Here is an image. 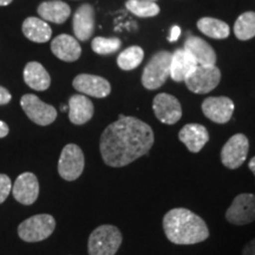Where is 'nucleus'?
Here are the masks:
<instances>
[{
    "mask_svg": "<svg viewBox=\"0 0 255 255\" xmlns=\"http://www.w3.org/2000/svg\"><path fill=\"white\" fill-rule=\"evenodd\" d=\"M56 228V220L52 215L39 214L25 220L19 225L18 234L26 242H39L51 237Z\"/></svg>",
    "mask_w": 255,
    "mask_h": 255,
    "instance_id": "39448f33",
    "label": "nucleus"
},
{
    "mask_svg": "<svg viewBox=\"0 0 255 255\" xmlns=\"http://www.w3.org/2000/svg\"><path fill=\"white\" fill-rule=\"evenodd\" d=\"M12 96L9 94V91L7 89L0 87V105H5L9 103V101H11Z\"/></svg>",
    "mask_w": 255,
    "mask_h": 255,
    "instance_id": "c756f323",
    "label": "nucleus"
},
{
    "mask_svg": "<svg viewBox=\"0 0 255 255\" xmlns=\"http://www.w3.org/2000/svg\"><path fill=\"white\" fill-rule=\"evenodd\" d=\"M12 190V183L11 180L7 175L0 174V203H2L7 199Z\"/></svg>",
    "mask_w": 255,
    "mask_h": 255,
    "instance_id": "c85d7f7f",
    "label": "nucleus"
},
{
    "mask_svg": "<svg viewBox=\"0 0 255 255\" xmlns=\"http://www.w3.org/2000/svg\"><path fill=\"white\" fill-rule=\"evenodd\" d=\"M178 138L187 146L188 150L196 154L209 141V133L206 127L197 123H190L180 130Z\"/></svg>",
    "mask_w": 255,
    "mask_h": 255,
    "instance_id": "2eb2a0df",
    "label": "nucleus"
},
{
    "mask_svg": "<svg viewBox=\"0 0 255 255\" xmlns=\"http://www.w3.org/2000/svg\"><path fill=\"white\" fill-rule=\"evenodd\" d=\"M71 13V8L66 2L60 0H51L44 1L38 6V14L44 20L55 24H63L68 20Z\"/></svg>",
    "mask_w": 255,
    "mask_h": 255,
    "instance_id": "412c9836",
    "label": "nucleus"
},
{
    "mask_svg": "<svg viewBox=\"0 0 255 255\" xmlns=\"http://www.w3.org/2000/svg\"><path fill=\"white\" fill-rule=\"evenodd\" d=\"M20 104L26 116L38 126H50L57 119V110L52 105L44 103L36 95H24Z\"/></svg>",
    "mask_w": 255,
    "mask_h": 255,
    "instance_id": "1a4fd4ad",
    "label": "nucleus"
},
{
    "mask_svg": "<svg viewBox=\"0 0 255 255\" xmlns=\"http://www.w3.org/2000/svg\"><path fill=\"white\" fill-rule=\"evenodd\" d=\"M202 111L212 122L225 124L232 119L234 103L228 97H208L203 101Z\"/></svg>",
    "mask_w": 255,
    "mask_h": 255,
    "instance_id": "f8f14e48",
    "label": "nucleus"
},
{
    "mask_svg": "<svg viewBox=\"0 0 255 255\" xmlns=\"http://www.w3.org/2000/svg\"><path fill=\"white\" fill-rule=\"evenodd\" d=\"M184 50L188 51L194 57L197 65H215V51L202 38L189 36L187 38L186 43H184Z\"/></svg>",
    "mask_w": 255,
    "mask_h": 255,
    "instance_id": "6ab92c4d",
    "label": "nucleus"
},
{
    "mask_svg": "<svg viewBox=\"0 0 255 255\" xmlns=\"http://www.w3.org/2000/svg\"><path fill=\"white\" fill-rule=\"evenodd\" d=\"M197 27L203 34L214 39H226L231 33L229 26L225 21L210 17L201 18L197 21Z\"/></svg>",
    "mask_w": 255,
    "mask_h": 255,
    "instance_id": "b1692460",
    "label": "nucleus"
},
{
    "mask_svg": "<svg viewBox=\"0 0 255 255\" xmlns=\"http://www.w3.org/2000/svg\"><path fill=\"white\" fill-rule=\"evenodd\" d=\"M8 131H9V129H8L7 124H6L5 122H2V121H0V138L7 136Z\"/></svg>",
    "mask_w": 255,
    "mask_h": 255,
    "instance_id": "473e14b6",
    "label": "nucleus"
},
{
    "mask_svg": "<svg viewBox=\"0 0 255 255\" xmlns=\"http://www.w3.org/2000/svg\"><path fill=\"white\" fill-rule=\"evenodd\" d=\"M226 219L235 226H245L255 221L254 194H239L226 212Z\"/></svg>",
    "mask_w": 255,
    "mask_h": 255,
    "instance_id": "9d476101",
    "label": "nucleus"
},
{
    "mask_svg": "<svg viewBox=\"0 0 255 255\" xmlns=\"http://www.w3.org/2000/svg\"><path fill=\"white\" fill-rule=\"evenodd\" d=\"M143 57H144V51L139 46H130L120 53L117 58V64L122 70L130 71L138 68L139 64L142 63Z\"/></svg>",
    "mask_w": 255,
    "mask_h": 255,
    "instance_id": "a878e982",
    "label": "nucleus"
},
{
    "mask_svg": "<svg viewBox=\"0 0 255 255\" xmlns=\"http://www.w3.org/2000/svg\"><path fill=\"white\" fill-rule=\"evenodd\" d=\"M126 6L131 13L141 18L155 17L159 13L158 5L149 0H128Z\"/></svg>",
    "mask_w": 255,
    "mask_h": 255,
    "instance_id": "bb28decb",
    "label": "nucleus"
},
{
    "mask_svg": "<svg viewBox=\"0 0 255 255\" xmlns=\"http://www.w3.org/2000/svg\"><path fill=\"white\" fill-rule=\"evenodd\" d=\"M23 33L34 43H46L52 36V30L43 19L28 17L23 23Z\"/></svg>",
    "mask_w": 255,
    "mask_h": 255,
    "instance_id": "5701e85b",
    "label": "nucleus"
},
{
    "mask_svg": "<svg viewBox=\"0 0 255 255\" xmlns=\"http://www.w3.org/2000/svg\"><path fill=\"white\" fill-rule=\"evenodd\" d=\"M181 34V28L178 26H174L173 28H171V32H170V36H169L168 40L169 41H175L178 39V37H180Z\"/></svg>",
    "mask_w": 255,
    "mask_h": 255,
    "instance_id": "2f4dec72",
    "label": "nucleus"
},
{
    "mask_svg": "<svg viewBox=\"0 0 255 255\" xmlns=\"http://www.w3.org/2000/svg\"><path fill=\"white\" fill-rule=\"evenodd\" d=\"M248 150H250V142L244 133L232 136L221 150L222 164L232 170L240 168L247 159Z\"/></svg>",
    "mask_w": 255,
    "mask_h": 255,
    "instance_id": "6e6552de",
    "label": "nucleus"
},
{
    "mask_svg": "<svg viewBox=\"0 0 255 255\" xmlns=\"http://www.w3.org/2000/svg\"><path fill=\"white\" fill-rule=\"evenodd\" d=\"M84 154L76 144L64 146L58 161V173L65 181H75L84 170Z\"/></svg>",
    "mask_w": 255,
    "mask_h": 255,
    "instance_id": "0eeeda50",
    "label": "nucleus"
},
{
    "mask_svg": "<svg viewBox=\"0 0 255 255\" xmlns=\"http://www.w3.org/2000/svg\"><path fill=\"white\" fill-rule=\"evenodd\" d=\"M13 0H0V6H7L11 4Z\"/></svg>",
    "mask_w": 255,
    "mask_h": 255,
    "instance_id": "f704fd0d",
    "label": "nucleus"
},
{
    "mask_svg": "<svg viewBox=\"0 0 255 255\" xmlns=\"http://www.w3.org/2000/svg\"><path fill=\"white\" fill-rule=\"evenodd\" d=\"M68 109H69V107H65V105H63L62 107V111H66Z\"/></svg>",
    "mask_w": 255,
    "mask_h": 255,
    "instance_id": "c9c22d12",
    "label": "nucleus"
},
{
    "mask_svg": "<svg viewBox=\"0 0 255 255\" xmlns=\"http://www.w3.org/2000/svg\"><path fill=\"white\" fill-rule=\"evenodd\" d=\"M155 136L151 127L136 117L120 115L101 136V155L109 167L121 168L150 151Z\"/></svg>",
    "mask_w": 255,
    "mask_h": 255,
    "instance_id": "f257e3e1",
    "label": "nucleus"
},
{
    "mask_svg": "<svg viewBox=\"0 0 255 255\" xmlns=\"http://www.w3.org/2000/svg\"><path fill=\"white\" fill-rule=\"evenodd\" d=\"M152 110L159 122L164 124L177 123L182 117V107L176 97L169 94H158L152 101Z\"/></svg>",
    "mask_w": 255,
    "mask_h": 255,
    "instance_id": "9b49d317",
    "label": "nucleus"
},
{
    "mask_svg": "<svg viewBox=\"0 0 255 255\" xmlns=\"http://www.w3.org/2000/svg\"><path fill=\"white\" fill-rule=\"evenodd\" d=\"M248 168L251 169V171L254 174V176H255V156L251 159L250 163H248Z\"/></svg>",
    "mask_w": 255,
    "mask_h": 255,
    "instance_id": "72a5a7b5",
    "label": "nucleus"
},
{
    "mask_svg": "<svg viewBox=\"0 0 255 255\" xmlns=\"http://www.w3.org/2000/svg\"><path fill=\"white\" fill-rule=\"evenodd\" d=\"M149 1H155V0H149Z\"/></svg>",
    "mask_w": 255,
    "mask_h": 255,
    "instance_id": "e433bc0d",
    "label": "nucleus"
},
{
    "mask_svg": "<svg viewBox=\"0 0 255 255\" xmlns=\"http://www.w3.org/2000/svg\"><path fill=\"white\" fill-rule=\"evenodd\" d=\"M121 46H122V41L119 38L96 37L91 43V47L94 52L101 56L111 55V53L119 51Z\"/></svg>",
    "mask_w": 255,
    "mask_h": 255,
    "instance_id": "cd10ccee",
    "label": "nucleus"
},
{
    "mask_svg": "<svg viewBox=\"0 0 255 255\" xmlns=\"http://www.w3.org/2000/svg\"><path fill=\"white\" fill-rule=\"evenodd\" d=\"M94 104L84 95H73L69 100V119L76 126L89 122L94 116Z\"/></svg>",
    "mask_w": 255,
    "mask_h": 255,
    "instance_id": "aec40b11",
    "label": "nucleus"
},
{
    "mask_svg": "<svg viewBox=\"0 0 255 255\" xmlns=\"http://www.w3.org/2000/svg\"><path fill=\"white\" fill-rule=\"evenodd\" d=\"M242 255H255V239L248 242L242 251Z\"/></svg>",
    "mask_w": 255,
    "mask_h": 255,
    "instance_id": "7c9ffc66",
    "label": "nucleus"
},
{
    "mask_svg": "<svg viewBox=\"0 0 255 255\" xmlns=\"http://www.w3.org/2000/svg\"><path fill=\"white\" fill-rule=\"evenodd\" d=\"M165 237L175 245H195L209 237V229L202 218L187 208L169 210L163 218Z\"/></svg>",
    "mask_w": 255,
    "mask_h": 255,
    "instance_id": "f03ea898",
    "label": "nucleus"
},
{
    "mask_svg": "<svg viewBox=\"0 0 255 255\" xmlns=\"http://www.w3.org/2000/svg\"><path fill=\"white\" fill-rule=\"evenodd\" d=\"M196 66V60L188 51L178 49L174 53H171L170 77L177 83L184 82V79L194 71Z\"/></svg>",
    "mask_w": 255,
    "mask_h": 255,
    "instance_id": "f3484780",
    "label": "nucleus"
},
{
    "mask_svg": "<svg viewBox=\"0 0 255 255\" xmlns=\"http://www.w3.org/2000/svg\"><path fill=\"white\" fill-rule=\"evenodd\" d=\"M221 81V72L215 65H197L184 79L187 88L197 95L208 94L218 87Z\"/></svg>",
    "mask_w": 255,
    "mask_h": 255,
    "instance_id": "423d86ee",
    "label": "nucleus"
},
{
    "mask_svg": "<svg viewBox=\"0 0 255 255\" xmlns=\"http://www.w3.org/2000/svg\"><path fill=\"white\" fill-rule=\"evenodd\" d=\"M95 31V9L90 4L79 6L73 15V32L78 40L85 41Z\"/></svg>",
    "mask_w": 255,
    "mask_h": 255,
    "instance_id": "dca6fc26",
    "label": "nucleus"
},
{
    "mask_svg": "<svg viewBox=\"0 0 255 255\" xmlns=\"http://www.w3.org/2000/svg\"><path fill=\"white\" fill-rule=\"evenodd\" d=\"M72 85L81 94L96 98H104L109 96L111 92L110 83L107 79L100 77V76L87 75V73L78 75L73 79Z\"/></svg>",
    "mask_w": 255,
    "mask_h": 255,
    "instance_id": "4468645a",
    "label": "nucleus"
},
{
    "mask_svg": "<svg viewBox=\"0 0 255 255\" xmlns=\"http://www.w3.org/2000/svg\"><path fill=\"white\" fill-rule=\"evenodd\" d=\"M122 241V233L119 228L113 225H102L89 237V255H115L120 250Z\"/></svg>",
    "mask_w": 255,
    "mask_h": 255,
    "instance_id": "7ed1b4c3",
    "label": "nucleus"
},
{
    "mask_svg": "<svg viewBox=\"0 0 255 255\" xmlns=\"http://www.w3.org/2000/svg\"><path fill=\"white\" fill-rule=\"evenodd\" d=\"M12 194L19 203L30 206L34 203L39 195V182L33 173L19 175L12 188Z\"/></svg>",
    "mask_w": 255,
    "mask_h": 255,
    "instance_id": "ddd939ff",
    "label": "nucleus"
},
{
    "mask_svg": "<svg viewBox=\"0 0 255 255\" xmlns=\"http://www.w3.org/2000/svg\"><path fill=\"white\" fill-rule=\"evenodd\" d=\"M171 53L168 51H159L149 60L143 70L142 84L148 90L161 88L170 77Z\"/></svg>",
    "mask_w": 255,
    "mask_h": 255,
    "instance_id": "20e7f679",
    "label": "nucleus"
},
{
    "mask_svg": "<svg viewBox=\"0 0 255 255\" xmlns=\"http://www.w3.org/2000/svg\"><path fill=\"white\" fill-rule=\"evenodd\" d=\"M51 51L64 62H76L82 55L81 45L76 38L69 34H59L51 43Z\"/></svg>",
    "mask_w": 255,
    "mask_h": 255,
    "instance_id": "a211bd4d",
    "label": "nucleus"
},
{
    "mask_svg": "<svg viewBox=\"0 0 255 255\" xmlns=\"http://www.w3.org/2000/svg\"><path fill=\"white\" fill-rule=\"evenodd\" d=\"M24 81L36 91H45L50 88V75L43 65L37 62L27 63L24 69Z\"/></svg>",
    "mask_w": 255,
    "mask_h": 255,
    "instance_id": "4be33fe9",
    "label": "nucleus"
},
{
    "mask_svg": "<svg viewBox=\"0 0 255 255\" xmlns=\"http://www.w3.org/2000/svg\"><path fill=\"white\" fill-rule=\"evenodd\" d=\"M234 33L240 40H248L255 37V12H245L237 19Z\"/></svg>",
    "mask_w": 255,
    "mask_h": 255,
    "instance_id": "393cba45",
    "label": "nucleus"
}]
</instances>
